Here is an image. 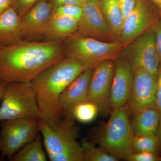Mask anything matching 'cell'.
I'll use <instances>...</instances> for the list:
<instances>
[{"mask_svg":"<svg viewBox=\"0 0 161 161\" xmlns=\"http://www.w3.org/2000/svg\"><path fill=\"white\" fill-rule=\"evenodd\" d=\"M125 159L129 161H157L161 158L154 153L137 152L132 153Z\"/></svg>","mask_w":161,"mask_h":161,"instance_id":"cell-26","label":"cell"},{"mask_svg":"<svg viewBox=\"0 0 161 161\" xmlns=\"http://www.w3.org/2000/svg\"><path fill=\"white\" fill-rule=\"evenodd\" d=\"M98 112V107L95 103L87 101L74 108L72 116L74 119L81 123L88 124L95 119Z\"/></svg>","mask_w":161,"mask_h":161,"instance_id":"cell-22","label":"cell"},{"mask_svg":"<svg viewBox=\"0 0 161 161\" xmlns=\"http://www.w3.org/2000/svg\"><path fill=\"white\" fill-rule=\"evenodd\" d=\"M21 18L11 6L0 14V46H9L23 40Z\"/></svg>","mask_w":161,"mask_h":161,"instance_id":"cell-16","label":"cell"},{"mask_svg":"<svg viewBox=\"0 0 161 161\" xmlns=\"http://www.w3.org/2000/svg\"><path fill=\"white\" fill-rule=\"evenodd\" d=\"M73 119L62 118L55 130L39 120V132L50 161H82L83 150L77 140L78 130Z\"/></svg>","mask_w":161,"mask_h":161,"instance_id":"cell-3","label":"cell"},{"mask_svg":"<svg viewBox=\"0 0 161 161\" xmlns=\"http://www.w3.org/2000/svg\"><path fill=\"white\" fill-rule=\"evenodd\" d=\"M93 69L86 70L75 79L62 93L60 107L62 118L74 119L73 109L77 105L87 101Z\"/></svg>","mask_w":161,"mask_h":161,"instance_id":"cell-15","label":"cell"},{"mask_svg":"<svg viewBox=\"0 0 161 161\" xmlns=\"http://www.w3.org/2000/svg\"><path fill=\"white\" fill-rule=\"evenodd\" d=\"M39 1V0H12V6L21 18Z\"/></svg>","mask_w":161,"mask_h":161,"instance_id":"cell-25","label":"cell"},{"mask_svg":"<svg viewBox=\"0 0 161 161\" xmlns=\"http://www.w3.org/2000/svg\"><path fill=\"white\" fill-rule=\"evenodd\" d=\"M82 14V6L65 5L53 9L52 15L63 16L73 18L79 21Z\"/></svg>","mask_w":161,"mask_h":161,"instance_id":"cell-24","label":"cell"},{"mask_svg":"<svg viewBox=\"0 0 161 161\" xmlns=\"http://www.w3.org/2000/svg\"><path fill=\"white\" fill-rule=\"evenodd\" d=\"M65 57L61 40L36 42L23 40L10 46H0V81L6 84L31 82Z\"/></svg>","mask_w":161,"mask_h":161,"instance_id":"cell-1","label":"cell"},{"mask_svg":"<svg viewBox=\"0 0 161 161\" xmlns=\"http://www.w3.org/2000/svg\"><path fill=\"white\" fill-rule=\"evenodd\" d=\"M80 1H81L82 4H83L84 3H86L87 2H89L90 0H80Z\"/></svg>","mask_w":161,"mask_h":161,"instance_id":"cell-35","label":"cell"},{"mask_svg":"<svg viewBox=\"0 0 161 161\" xmlns=\"http://www.w3.org/2000/svg\"><path fill=\"white\" fill-rule=\"evenodd\" d=\"M82 15L75 34L96 39H114L102 12L100 0H90L82 4Z\"/></svg>","mask_w":161,"mask_h":161,"instance_id":"cell-12","label":"cell"},{"mask_svg":"<svg viewBox=\"0 0 161 161\" xmlns=\"http://www.w3.org/2000/svg\"><path fill=\"white\" fill-rule=\"evenodd\" d=\"M131 121L133 135H157L161 115L155 108L142 110L135 115Z\"/></svg>","mask_w":161,"mask_h":161,"instance_id":"cell-17","label":"cell"},{"mask_svg":"<svg viewBox=\"0 0 161 161\" xmlns=\"http://www.w3.org/2000/svg\"><path fill=\"white\" fill-rule=\"evenodd\" d=\"M87 69L79 60L65 57L41 72L32 81L40 115L51 129H57L62 119L60 97L65 89Z\"/></svg>","mask_w":161,"mask_h":161,"instance_id":"cell-2","label":"cell"},{"mask_svg":"<svg viewBox=\"0 0 161 161\" xmlns=\"http://www.w3.org/2000/svg\"><path fill=\"white\" fill-rule=\"evenodd\" d=\"M123 48V56L129 61L133 72L141 69L157 75L161 62L153 27Z\"/></svg>","mask_w":161,"mask_h":161,"instance_id":"cell-8","label":"cell"},{"mask_svg":"<svg viewBox=\"0 0 161 161\" xmlns=\"http://www.w3.org/2000/svg\"><path fill=\"white\" fill-rule=\"evenodd\" d=\"M40 119H11L0 122V159H10L40 132Z\"/></svg>","mask_w":161,"mask_h":161,"instance_id":"cell-7","label":"cell"},{"mask_svg":"<svg viewBox=\"0 0 161 161\" xmlns=\"http://www.w3.org/2000/svg\"><path fill=\"white\" fill-rule=\"evenodd\" d=\"M53 5L47 0H40L21 17L23 38L45 35L51 18Z\"/></svg>","mask_w":161,"mask_h":161,"instance_id":"cell-14","label":"cell"},{"mask_svg":"<svg viewBox=\"0 0 161 161\" xmlns=\"http://www.w3.org/2000/svg\"><path fill=\"white\" fill-rule=\"evenodd\" d=\"M159 146L157 135H136L133 137V152H149L156 153Z\"/></svg>","mask_w":161,"mask_h":161,"instance_id":"cell-23","label":"cell"},{"mask_svg":"<svg viewBox=\"0 0 161 161\" xmlns=\"http://www.w3.org/2000/svg\"><path fill=\"white\" fill-rule=\"evenodd\" d=\"M78 21L63 16L52 15L44 36L47 41L67 39L78 30Z\"/></svg>","mask_w":161,"mask_h":161,"instance_id":"cell-18","label":"cell"},{"mask_svg":"<svg viewBox=\"0 0 161 161\" xmlns=\"http://www.w3.org/2000/svg\"><path fill=\"white\" fill-rule=\"evenodd\" d=\"M83 150L82 161H118L119 159L102 147H96L92 142L84 140L81 144Z\"/></svg>","mask_w":161,"mask_h":161,"instance_id":"cell-21","label":"cell"},{"mask_svg":"<svg viewBox=\"0 0 161 161\" xmlns=\"http://www.w3.org/2000/svg\"><path fill=\"white\" fill-rule=\"evenodd\" d=\"M6 83L0 81V103L2 100V97H3L5 87H6Z\"/></svg>","mask_w":161,"mask_h":161,"instance_id":"cell-33","label":"cell"},{"mask_svg":"<svg viewBox=\"0 0 161 161\" xmlns=\"http://www.w3.org/2000/svg\"><path fill=\"white\" fill-rule=\"evenodd\" d=\"M134 72L125 58L119 56L114 61L111 93L112 110L126 105L132 91Z\"/></svg>","mask_w":161,"mask_h":161,"instance_id":"cell-13","label":"cell"},{"mask_svg":"<svg viewBox=\"0 0 161 161\" xmlns=\"http://www.w3.org/2000/svg\"><path fill=\"white\" fill-rule=\"evenodd\" d=\"M157 8L161 15V0H150Z\"/></svg>","mask_w":161,"mask_h":161,"instance_id":"cell-32","label":"cell"},{"mask_svg":"<svg viewBox=\"0 0 161 161\" xmlns=\"http://www.w3.org/2000/svg\"><path fill=\"white\" fill-rule=\"evenodd\" d=\"M53 8L58 6L65 5H76L82 6L80 0H51Z\"/></svg>","mask_w":161,"mask_h":161,"instance_id":"cell-30","label":"cell"},{"mask_svg":"<svg viewBox=\"0 0 161 161\" xmlns=\"http://www.w3.org/2000/svg\"><path fill=\"white\" fill-rule=\"evenodd\" d=\"M156 107L161 116V64L157 74V85L156 93Z\"/></svg>","mask_w":161,"mask_h":161,"instance_id":"cell-29","label":"cell"},{"mask_svg":"<svg viewBox=\"0 0 161 161\" xmlns=\"http://www.w3.org/2000/svg\"><path fill=\"white\" fill-rule=\"evenodd\" d=\"M157 75L143 69L134 71L131 94L126 104L130 114L134 115L142 110L155 108Z\"/></svg>","mask_w":161,"mask_h":161,"instance_id":"cell-10","label":"cell"},{"mask_svg":"<svg viewBox=\"0 0 161 161\" xmlns=\"http://www.w3.org/2000/svg\"><path fill=\"white\" fill-rule=\"evenodd\" d=\"M114 69V60L102 61L93 69L90 80L87 101L95 103L103 115L112 111L111 87Z\"/></svg>","mask_w":161,"mask_h":161,"instance_id":"cell-9","label":"cell"},{"mask_svg":"<svg viewBox=\"0 0 161 161\" xmlns=\"http://www.w3.org/2000/svg\"><path fill=\"white\" fill-rule=\"evenodd\" d=\"M157 136L158 139L159 146L161 147V116L158 132L157 134Z\"/></svg>","mask_w":161,"mask_h":161,"instance_id":"cell-34","label":"cell"},{"mask_svg":"<svg viewBox=\"0 0 161 161\" xmlns=\"http://www.w3.org/2000/svg\"><path fill=\"white\" fill-rule=\"evenodd\" d=\"M12 0H0V14L12 6Z\"/></svg>","mask_w":161,"mask_h":161,"instance_id":"cell-31","label":"cell"},{"mask_svg":"<svg viewBox=\"0 0 161 161\" xmlns=\"http://www.w3.org/2000/svg\"><path fill=\"white\" fill-rule=\"evenodd\" d=\"M102 12L114 40L119 41L124 18L117 0H100Z\"/></svg>","mask_w":161,"mask_h":161,"instance_id":"cell-19","label":"cell"},{"mask_svg":"<svg viewBox=\"0 0 161 161\" xmlns=\"http://www.w3.org/2000/svg\"><path fill=\"white\" fill-rule=\"evenodd\" d=\"M153 28L155 35L156 45L161 62V17L153 26Z\"/></svg>","mask_w":161,"mask_h":161,"instance_id":"cell-28","label":"cell"},{"mask_svg":"<svg viewBox=\"0 0 161 161\" xmlns=\"http://www.w3.org/2000/svg\"><path fill=\"white\" fill-rule=\"evenodd\" d=\"M43 139L40 133L9 160L11 161H46L47 154L43 147Z\"/></svg>","mask_w":161,"mask_h":161,"instance_id":"cell-20","label":"cell"},{"mask_svg":"<svg viewBox=\"0 0 161 161\" xmlns=\"http://www.w3.org/2000/svg\"><path fill=\"white\" fill-rule=\"evenodd\" d=\"M159 14L146 0H137L134 9L124 20L119 41L124 47L153 27L160 17Z\"/></svg>","mask_w":161,"mask_h":161,"instance_id":"cell-11","label":"cell"},{"mask_svg":"<svg viewBox=\"0 0 161 161\" xmlns=\"http://www.w3.org/2000/svg\"><path fill=\"white\" fill-rule=\"evenodd\" d=\"M108 122L99 131L95 142L119 159L133 153V132L126 105L111 111Z\"/></svg>","mask_w":161,"mask_h":161,"instance_id":"cell-4","label":"cell"},{"mask_svg":"<svg viewBox=\"0 0 161 161\" xmlns=\"http://www.w3.org/2000/svg\"><path fill=\"white\" fill-rule=\"evenodd\" d=\"M64 47L66 57L79 60L90 69L104 60L115 61L124 47L118 41L105 42L74 34L67 39Z\"/></svg>","mask_w":161,"mask_h":161,"instance_id":"cell-5","label":"cell"},{"mask_svg":"<svg viewBox=\"0 0 161 161\" xmlns=\"http://www.w3.org/2000/svg\"><path fill=\"white\" fill-rule=\"evenodd\" d=\"M40 119L31 82L6 84L0 104V122L11 119Z\"/></svg>","mask_w":161,"mask_h":161,"instance_id":"cell-6","label":"cell"},{"mask_svg":"<svg viewBox=\"0 0 161 161\" xmlns=\"http://www.w3.org/2000/svg\"><path fill=\"white\" fill-rule=\"evenodd\" d=\"M124 20L130 14L135 7L137 0H117Z\"/></svg>","mask_w":161,"mask_h":161,"instance_id":"cell-27","label":"cell"}]
</instances>
